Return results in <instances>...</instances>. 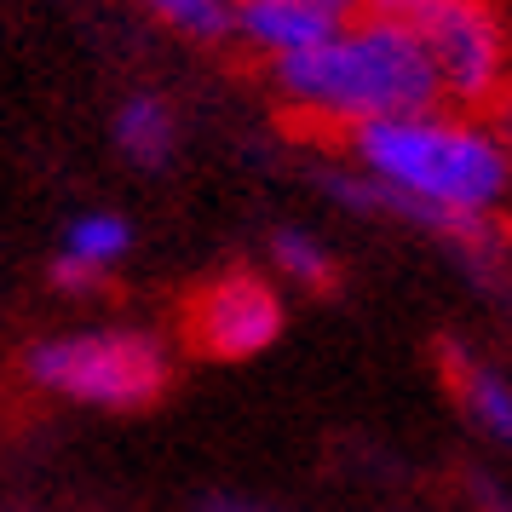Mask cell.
Masks as SVG:
<instances>
[{"mask_svg": "<svg viewBox=\"0 0 512 512\" xmlns=\"http://www.w3.org/2000/svg\"><path fill=\"white\" fill-rule=\"evenodd\" d=\"M443 380H449L455 403L489 438L512 443V386L501 380V369H489L484 357H472L466 346H443Z\"/></svg>", "mask_w": 512, "mask_h": 512, "instance_id": "cell-7", "label": "cell"}, {"mask_svg": "<svg viewBox=\"0 0 512 512\" xmlns=\"http://www.w3.org/2000/svg\"><path fill=\"white\" fill-rule=\"evenodd\" d=\"M489 133L507 144V156H512V87H507L501 98H495V127H489Z\"/></svg>", "mask_w": 512, "mask_h": 512, "instance_id": "cell-13", "label": "cell"}, {"mask_svg": "<svg viewBox=\"0 0 512 512\" xmlns=\"http://www.w3.org/2000/svg\"><path fill=\"white\" fill-rule=\"evenodd\" d=\"M208 512H259V507H248V501H208Z\"/></svg>", "mask_w": 512, "mask_h": 512, "instance_id": "cell-14", "label": "cell"}, {"mask_svg": "<svg viewBox=\"0 0 512 512\" xmlns=\"http://www.w3.org/2000/svg\"><path fill=\"white\" fill-rule=\"evenodd\" d=\"M305 6H317V12H328L334 24H357V18L369 12V0H305Z\"/></svg>", "mask_w": 512, "mask_h": 512, "instance_id": "cell-12", "label": "cell"}, {"mask_svg": "<svg viewBox=\"0 0 512 512\" xmlns=\"http://www.w3.org/2000/svg\"><path fill=\"white\" fill-rule=\"evenodd\" d=\"M127 248H133L127 219H116V213H81L70 231H64L58 259H52V282H58V288H70V294L98 288V282L110 277V265H116Z\"/></svg>", "mask_w": 512, "mask_h": 512, "instance_id": "cell-6", "label": "cell"}, {"mask_svg": "<svg viewBox=\"0 0 512 512\" xmlns=\"http://www.w3.org/2000/svg\"><path fill=\"white\" fill-rule=\"evenodd\" d=\"M277 334H282V294L259 271H225V277L202 282L185 305V346L213 357V363L254 357Z\"/></svg>", "mask_w": 512, "mask_h": 512, "instance_id": "cell-4", "label": "cell"}, {"mask_svg": "<svg viewBox=\"0 0 512 512\" xmlns=\"http://www.w3.org/2000/svg\"><path fill=\"white\" fill-rule=\"evenodd\" d=\"M369 12L409 29L426 47V58L443 81V98L495 110V98L507 93L512 41L495 0H369Z\"/></svg>", "mask_w": 512, "mask_h": 512, "instance_id": "cell-3", "label": "cell"}, {"mask_svg": "<svg viewBox=\"0 0 512 512\" xmlns=\"http://www.w3.org/2000/svg\"><path fill=\"white\" fill-rule=\"evenodd\" d=\"M173 139H179L173 110H167L156 93H133L116 110V144H121V156H127V162L162 167L167 156H173Z\"/></svg>", "mask_w": 512, "mask_h": 512, "instance_id": "cell-8", "label": "cell"}, {"mask_svg": "<svg viewBox=\"0 0 512 512\" xmlns=\"http://www.w3.org/2000/svg\"><path fill=\"white\" fill-rule=\"evenodd\" d=\"M139 6L190 41H231L236 35V0H139Z\"/></svg>", "mask_w": 512, "mask_h": 512, "instance_id": "cell-9", "label": "cell"}, {"mask_svg": "<svg viewBox=\"0 0 512 512\" xmlns=\"http://www.w3.org/2000/svg\"><path fill=\"white\" fill-rule=\"evenodd\" d=\"M466 495L478 512H512V489L495 484V472H466Z\"/></svg>", "mask_w": 512, "mask_h": 512, "instance_id": "cell-11", "label": "cell"}, {"mask_svg": "<svg viewBox=\"0 0 512 512\" xmlns=\"http://www.w3.org/2000/svg\"><path fill=\"white\" fill-rule=\"evenodd\" d=\"M24 380L87 409H144L167 392V351L139 328H81L35 340L24 351Z\"/></svg>", "mask_w": 512, "mask_h": 512, "instance_id": "cell-2", "label": "cell"}, {"mask_svg": "<svg viewBox=\"0 0 512 512\" xmlns=\"http://www.w3.org/2000/svg\"><path fill=\"white\" fill-rule=\"evenodd\" d=\"M271 259H277V271L288 282H300V288H334L340 282V265L328 259V248L323 242H311L305 231H277L271 236Z\"/></svg>", "mask_w": 512, "mask_h": 512, "instance_id": "cell-10", "label": "cell"}, {"mask_svg": "<svg viewBox=\"0 0 512 512\" xmlns=\"http://www.w3.org/2000/svg\"><path fill=\"white\" fill-rule=\"evenodd\" d=\"M340 29L346 24H334L328 12L305 6V0H236V35L254 52L277 58V64L317 52L328 35H340Z\"/></svg>", "mask_w": 512, "mask_h": 512, "instance_id": "cell-5", "label": "cell"}, {"mask_svg": "<svg viewBox=\"0 0 512 512\" xmlns=\"http://www.w3.org/2000/svg\"><path fill=\"white\" fill-rule=\"evenodd\" d=\"M277 93L288 98V110H300L334 139L351 127H369V121L443 110V81L426 47L409 29L386 24L374 12H363L340 35H328L317 52L277 64Z\"/></svg>", "mask_w": 512, "mask_h": 512, "instance_id": "cell-1", "label": "cell"}]
</instances>
